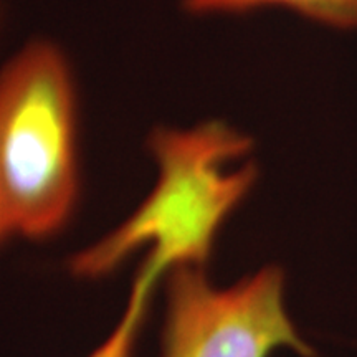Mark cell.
I'll use <instances>...</instances> for the list:
<instances>
[{"instance_id":"cell-1","label":"cell","mask_w":357,"mask_h":357,"mask_svg":"<svg viewBox=\"0 0 357 357\" xmlns=\"http://www.w3.org/2000/svg\"><path fill=\"white\" fill-rule=\"evenodd\" d=\"M147 146L159 171L154 189L123 225L71 260L77 276L108 275L147 245L146 260L162 273L202 266L257 181L255 164L245 160L252 139L223 121L158 128Z\"/></svg>"},{"instance_id":"cell-2","label":"cell","mask_w":357,"mask_h":357,"mask_svg":"<svg viewBox=\"0 0 357 357\" xmlns=\"http://www.w3.org/2000/svg\"><path fill=\"white\" fill-rule=\"evenodd\" d=\"M79 101L66 53L25 43L0 68V202L15 234H56L79 195Z\"/></svg>"},{"instance_id":"cell-3","label":"cell","mask_w":357,"mask_h":357,"mask_svg":"<svg viewBox=\"0 0 357 357\" xmlns=\"http://www.w3.org/2000/svg\"><path fill=\"white\" fill-rule=\"evenodd\" d=\"M283 289L278 266L225 289L212 287L200 266L176 268L167 293L164 357H268L278 347L312 357L284 310Z\"/></svg>"},{"instance_id":"cell-4","label":"cell","mask_w":357,"mask_h":357,"mask_svg":"<svg viewBox=\"0 0 357 357\" xmlns=\"http://www.w3.org/2000/svg\"><path fill=\"white\" fill-rule=\"evenodd\" d=\"M194 17L240 15L261 8H283L316 24L357 32V0H182Z\"/></svg>"},{"instance_id":"cell-5","label":"cell","mask_w":357,"mask_h":357,"mask_svg":"<svg viewBox=\"0 0 357 357\" xmlns=\"http://www.w3.org/2000/svg\"><path fill=\"white\" fill-rule=\"evenodd\" d=\"M159 276L160 273L155 271V268L144 261L134 281L131 298H129L121 321L111 333V336L89 357H134L137 336H139L147 307H149L151 291Z\"/></svg>"},{"instance_id":"cell-6","label":"cell","mask_w":357,"mask_h":357,"mask_svg":"<svg viewBox=\"0 0 357 357\" xmlns=\"http://www.w3.org/2000/svg\"><path fill=\"white\" fill-rule=\"evenodd\" d=\"M12 234H15V230H13L12 222L7 215L6 208H3L2 202H0V243H2L3 240H6L7 236L12 235Z\"/></svg>"},{"instance_id":"cell-7","label":"cell","mask_w":357,"mask_h":357,"mask_svg":"<svg viewBox=\"0 0 357 357\" xmlns=\"http://www.w3.org/2000/svg\"><path fill=\"white\" fill-rule=\"evenodd\" d=\"M0 26H2V8H0Z\"/></svg>"}]
</instances>
